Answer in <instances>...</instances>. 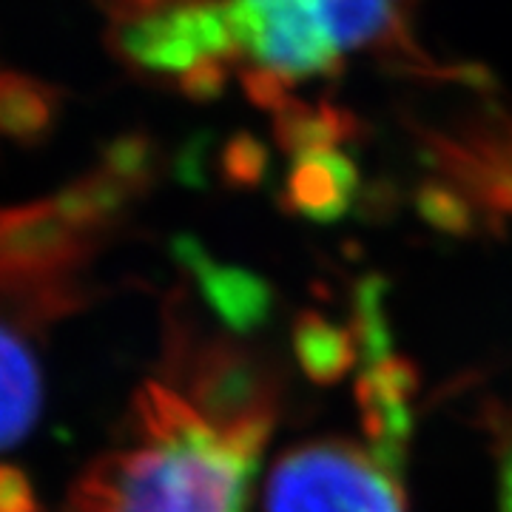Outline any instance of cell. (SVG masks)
<instances>
[{
	"label": "cell",
	"mask_w": 512,
	"mask_h": 512,
	"mask_svg": "<svg viewBox=\"0 0 512 512\" xmlns=\"http://www.w3.org/2000/svg\"><path fill=\"white\" fill-rule=\"evenodd\" d=\"M106 40L137 80L188 100L228 89L282 126L305 117L313 86L356 66L453 77L424 49V0H97Z\"/></svg>",
	"instance_id": "cell-1"
},
{
	"label": "cell",
	"mask_w": 512,
	"mask_h": 512,
	"mask_svg": "<svg viewBox=\"0 0 512 512\" xmlns=\"http://www.w3.org/2000/svg\"><path fill=\"white\" fill-rule=\"evenodd\" d=\"M271 424L242 365L183 356L143 382L123 439L74 481L66 512H248Z\"/></svg>",
	"instance_id": "cell-2"
},
{
	"label": "cell",
	"mask_w": 512,
	"mask_h": 512,
	"mask_svg": "<svg viewBox=\"0 0 512 512\" xmlns=\"http://www.w3.org/2000/svg\"><path fill=\"white\" fill-rule=\"evenodd\" d=\"M148 171L151 154L131 137L52 194L0 205V319L32 333L86 308L94 265Z\"/></svg>",
	"instance_id": "cell-3"
},
{
	"label": "cell",
	"mask_w": 512,
	"mask_h": 512,
	"mask_svg": "<svg viewBox=\"0 0 512 512\" xmlns=\"http://www.w3.org/2000/svg\"><path fill=\"white\" fill-rule=\"evenodd\" d=\"M362 399V433L308 441L279 456L262 512H407L410 379L404 367L390 359L373 367Z\"/></svg>",
	"instance_id": "cell-4"
},
{
	"label": "cell",
	"mask_w": 512,
	"mask_h": 512,
	"mask_svg": "<svg viewBox=\"0 0 512 512\" xmlns=\"http://www.w3.org/2000/svg\"><path fill=\"white\" fill-rule=\"evenodd\" d=\"M26 333L0 319V512H37L29 481L9 461L35 430L43 404V373Z\"/></svg>",
	"instance_id": "cell-5"
},
{
	"label": "cell",
	"mask_w": 512,
	"mask_h": 512,
	"mask_svg": "<svg viewBox=\"0 0 512 512\" xmlns=\"http://www.w3.org/2000/svg\"><path fill=\"white\" fill-rule=\"evenodd\" d=\"M49 123V92L35 80L18 74H0V131L20 134L40 131Z\"/></svg>",
	"instance_id": "cell-6"
},
{
	"label": "cell",
	"mask_w": 512,
	"mask_h": 512,
	"mask_svg": "<svg viewBox=\"0 0 512 512\" xmlns=\"http://www.w3.org/2000/svg\"><path fill=\"white\" fill-rule=\"evenodd\" d=\"M501 512H512V444L504 447L501 458Z\"/></svg>",
	"instance_id": "cell-7"
}]
</instances>
